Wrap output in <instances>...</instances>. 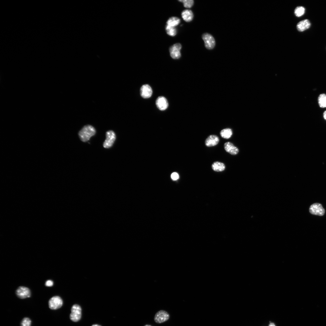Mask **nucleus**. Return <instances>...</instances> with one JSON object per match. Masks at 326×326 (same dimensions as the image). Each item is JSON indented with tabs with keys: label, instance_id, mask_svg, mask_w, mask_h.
Listing matches in <instances>:
<instances>
[{
	"label": "nucleus",
	"instance_id": "obj_2",
	"mask_svg": "<svg viewBox=\"0 0 326 326\" xmlns=\"http://www.w3.org/2000/svg\"><path fill=\"white\" fill-rule=\"evenodd\" d=\"M82 315V309L78 305L74 304L72 307L71 313L70 315V319L74 322H77L81 319Z\"/></svg>",
	"mask_w": 326,
	"mask_h": 326
},
{
	"label": "nucleus",
	"instance_id": "obj_22",
	"mask_svg": "<svg viewBox=\"0 0 326 326\" xmlns=\"http://www.w3.org/2000/svg\"><path fill=\"white\" fill-rule=\"evenodd\" d=\"M179 1L182 2L184 6L186 8H191L194 4V1L193 0H181Z\"/></svg>",
	"mask_w": 326,
	"mask_h": 326
},
{
	"label": "nucleus",
	"instance_id": "obj_7",
	"mask_svg": "<svg viewBox=\"0 0 326 326\" xmlns=\"http://www.w3.org/2000/svg\"><path fill=\"white\" fill-rule=\"evenodd\" d=\"M202 38L204 42L205 47L207 49H213L215 45V41L213 37L210 34L206 33L202 36Z\"/></svg>",
	"mask_w": 326,
	"mask_h": 326
},
{
	"label": "nucleus",
	"instance_id": "obj_8",
	"mask_svg": "<svg viewBox=\"0 0 326 326\" xmlns=\"http://www.w3.org/2000/svg\"><path fill=\"white\" fill-rule=\"evenodd\" d=\"M181 47V45L180 43H175L170 47V55L173 59H177L181 57V55L180 50Z\"/></svg>",
	"mask_w": 326,
	"mask_h": 326
},
{
	"label": "nucleus",
	"instance_id": "obj_4",
	"mask_svg": "<svg viewBox=\"0 0 326 326\" xmlns=\"http://www.w3.org/2000/svg\"><path fill=\"white\" fill-rule=\"evenodd\" d=\"M49 308L52 310H56L60 308L62 305L63 301L60 297L58 296L52 297L48 302Z\"/></svg>",
	"mask_w": 326,
	"mask_h": 326
},
{
	"label": "nucleus",
	"instance_id": "obj_24",
	"mask_svg": "<svg viewBox=\"0 0 326 326\" xmlns=\"http://www.w3.org/2000/svg\"><path fill=\"white\" fill-rule=\"evenodd\" d=\"M171 177L172 179L174 180H176L178 179L179 177V176L178 173L174 172L171 175Z\"/></svg>",
	"mask_w": 326,
	"mask_h": 326
},
{
	"label": "nucleus",
	"instance_id": "obj_14",
	"mask_svg": "<svg viewBox=\"0 0 326 326\" xmlns=\"http://www.w3.org/2000/svg\"><path fill=\"white\" fill-rule=\"evenodd\" d=\"M311 26V23L308 19H305L299 22L297 25V28L299 31H303L308 28Z\"/></svg>",
	"mask_w": 326,
	"mask_h": 326
},
{
	"label": "nucleus",
	"instance_id": "obj_17",
	"mask_svg": "<svg viewBox=\"0 0 326 326\" xmlns=\"http://www.w3.org/2000/svg\"><path fill=\"white\" fill-rule=\"evenodd\" d=\"M220 134L223 138L228 139L232 136V132L231 129L227 128L222 130L220 132Z\"/></svg>",
	"mask_w": 326,
	"mask_h": 326
},
{
	"label": "nucleus",
	"instance_id": "obj_15",
	"mask_svg": "<svg viewBox=\"0 0 326 326\" xmlns=\"http://www.w3.org/2000/svg\"><path fill=\"white\" fill-rule=\"evenodd\" d=\"M183 19L186 22L191 21L193 19V14L192 11L190 10H185L181 13Z\"/></svg>",
	"mask_w": 326,
	"mask_h": 326
},
{
	"label": "nucleus",
	"instance_id": "obj_28",
	"mask_svg": "<svg viewBox=\"0 0 326 326\" xmlns=\"http://www.w3.org/2000/svg\"><path fill=\"white\" fill-rule=\"evenodd\" d=\"M92 326H101L100 325H98V324H93V325H92Z\"/></svg>",
	"mask_w": 326,
	"mask_h": 326
},
{
	"label": "nucleus",
	"instance_id": "obj_12",
	"mask_svg": "<svg viewBox=\"0 0 326 326\" xmlns=\"http://www.w3.org/2000/svg\"><path fill=\"white\" fill-rule=\"evenodd\" d=\"M219 142L218 137L216 135H210L206 139L205 144L207 147H212L217 145Z\"/></svg>",
	"mask_w": 326,
	"mask_h": 326
},
{
	"label": "nucleus",
	"instance_id": "obj_11",
	"mask_svg": "<svg viewBox=\"0 0 326 326\" xmlns=\"http://www.w3.org/2000/svg\"><path fill=\"white\" fill-rule=\"evenodd\" d=\"M156 104L158 109L161 110H165L168 106L167 99L163 96H160L157 98L156 101Z\"/></svg>",
	"mask_w": 326,
	"mask_h": 326
},
{
	"label": "nucleus",
	"instance_id": "obj_23",
	"mask_svg": "<svg viewBox=\"0 0 326 326\" xmlns=\"http://www.w3.org/2000/svg\"><path fill=\"white\" fill-rule=\"evenodd\" d=\"M31 324L30 319L28 318L25 317L21 321V326H30Z\"/></svg>",
	"mask_w": 326,
	"mask_h": 326
},
{
	"label": "nucleus",
	"instance_id": "obj_29",
	"mask_svg": "<svg viewBox=\"0 0 326 326\" xmlns=\"http://www.w3.org/2000/svg\"><path fill=\"white\" fill-rule=\"evenodd\" d=\"M144 326H151V325H150L146 324V325H144Z\"/></svg>",
	"mask_w": 326,
	"mask_h": 326
},
{
	"label": "nucleus",
	"instance_id": "obj_6",
	"mask_svg": "<svg viewBox=\"0 0 326 326\" xmlns=\"http://www.w3.org/2000/svg\"><path fill=\"white\" fill-rule=\"evenodd\" d=\"M310 213L313 215L322 216L325 213V211L322 205L319 203H315L311 205L309 207Z\"/></svg>",
	"mask_w": 326,
	"mask_h": 326
},
{
	"label": "nucleus",
	"instance_id": "obj_5",
	"mask_svg": "<svg viewBox=\"0 0 326 326\" xmlns=\"http://www.w3.org/2000/svg\"><path fill=\"white\" fill-rule=\"evenodd\" d=\"M116 135L112 130H109L106 133V139L104 142L103 146L105 148H109L113 145L116 139Z\"/></svg>",
	"mask_w": 326,
	"mask_h": 326
},
{
	"label": "nucleus",
	"instance_id": "obj_25",
	"mask_svg": "<svg viewBox=\"0 0 326 326\" xmlns=\"http://www.w3.org/2000/svg\"><path fill=\"white\" fill-rule=\"evenodd\" d=\"M53 281L50 280H48L46 281L45 283V285L47 286H51L53 285Z\"/></svg>",
	"mask_w": 326,
	"mask_h": 326
},
{
	"label": "nucleus",
	"instance_id": "obj_21",
	"mask_svg": "<svg viewBox=\"0 0 326 326\" xmlns=\"http://www.w3.org/2000/svg\"><path fill=\"white\" fill-rule=\"evenodd\" d=\"M305 9L302 6H298L295 9L294 13L296 16L300 17L303 15L305 13Z\"/></svg>",
	"mask_w": 326,
	"mask_h": 326
},
{
	"label": "nucleus",
	"instance_id": "obj_27",
	"mask_svg": "<svg viewBox=\"0 0 326 326\" xmlns=\"http://www.w3.org/2000/svg\"><path fill=\"white\" fill-rule=\"evenodd\" d=\"M269 326H276L274 323H270L269 324Z\"/></svg>",
	"mask_w": 326,
	"mask_h": 326
},
{
	"label": "nucleus",
	"instance_id": "obj_1",
	"mask_svg": "<svg viewBox=\"0 0 326 326\" xmlns=\"http://www.w3.org/2000/svg\"><path fill=\"white\" fill-rule=\"evenodd\" d=\"M96 133L95 129L92 126H85L79 131L78 136L81 140L83 142L88 141Z\"/></svg>",
	"mask_w": 326,
	"mask_h": 326
},
{
	"label": "nucleus",
	"instance_id": "obj_20",
	"mask_svg": "<svg viewBox=\"0 0 326 326\" xmlns=\"http://www.w3.org/2000/svg\"><path fill=\"white\" fill-rule=\"evenodd\" d=\"M165 30L167 34L171 36H174L177 34V30L175 27L167 25Z\"/></svg>",
	"mask_w": 326,
	"mask_h": 326
},
{
	"label": "nucleus",
	"instance_id": "obj_13",
	"mask_svg": "<svg viewBox=\"0 0 326 326\" xmlns=\"http://www.w3.org/2000/svg\"><path fill=\"white\" fill-rule=\"evenodd\" d=\"M224 148L226 152L232 155H235L239 152L238 149L231 142H227L224 144Z\"/></svg>",
	"mask_w": 326,
	"mask_h": 326
},
{
	"label": "nucleus",
	"instance_id": "obj_26",
	"mask_svg": "<svg viewBox=\"0 0 326 326\" xmlns=\"http://www.w3.org/2000/svg\"><path fill=\"white\" fill-rule=\"evenodd\" d=\"M323 116L324 119L326 120V110L324 113Z\"/></svg>",
	"mask_w": 326,
	"mask_h": 326
},
{
	"label": "nucleus",
	"instance_id": "obj_3",
	"mask_svg": "<svg viewBox=\"0 0 326 326\" xmlns=\"http://www.w3.org/2000/svg\"><path fill=\"white\" fill-rule=\"evenodd\" d=\"M169 318L170 315L167 312L164 310H160L155 314L154 320L156 323L160 324L167 321Z\"/></svg>",
	"mask_w": 326,
	"mask_h": 326
},
{
	"label": "nucleus",
	"instance_id": "obj_9",
	"mask_svg": "<svg viewBox=\"0 0 326 326\" xmlns=\"http://www.w3.org/2000/svg\"><path fill=\"white\" fill-rule=\"evenodd\" d=\"M16 293L17 296L21 299L30 297L31 294L29 289L24 286L19 287L16 290Z\"/></svg>",
	"mask_w": 326,
	"mask_h": 326
},
{
	"label": "nucleus",
	"instance_id": "obj_10",
	"mask_svg": "<svg viewBox=\"0 0 326 326\" xmlns=\"http://www.w3.org/2000/svg\"><path fill=\"white\" fill-rule=\"evenodd\" d=\"M140 94L144 98H149L151 97L152 93V89L150 86L147 84L143 85L140 88Z\"/></svg>",
	"mask_w": 326,
	"mask_h": 326
},
{
	"label": "nucleus",
	"instance_id": "obj_18",
	"mask_svg": "<svg viewBox=\"0 0 326 326\" xmlns=\"http://www.w3.org/2000/svg\"><path fill=\"white\" fill-rule=\"evenodd\" d=\"M180 19L178 18L173 17L168 19L167 22V24L168 25L175 27L180 23Z\"/></svg>",
	"mask_w": 326,
	"mask_h": 326
},
{
	"label": "nucleus",
	"instance_id": "obj_16",
	"mask_svg": "<svg viewBox=\"0 0 326 326\" xmlns=\"http://www.w3.org/2000/svg\"><path fill=\"white\" fill-rule=\"evenodd\" d=\"M212 168L213 170L216 171H222L225 169V164L221 162L215 161L212 165Z\"/></svg>",
	"mask_w": 326,
	"mask_h": 326
},
{
	"label": "nucleus",
	"instance_id": "obj_19",
	"mask_svg": "<svg viewBox=\"0 0 326 326\" xmlns=\"http://www.w3.org/2000/svg\"><path fill=\"white\" fill-rule=\"evenodd\" d=\"M318 102L320 107L321 108L326 107V95L321 94L319 95L318 97Z\"/></svg>",
	"mask_w": 326,
	"mask_h": 326
}]
</instances>
